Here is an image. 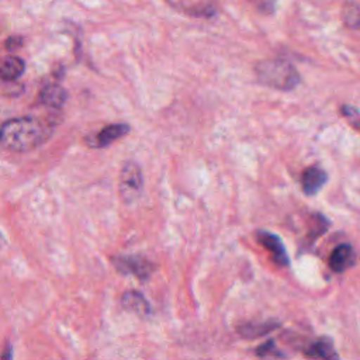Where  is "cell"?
Instances as JSON below:
<instances>
[{
	"mask_svg": "<svg viewBox=\"0 0 360 360\" xmlns=\"http://www.w3.org/2000/svg\"><path fill=\"white\" fill-rule=\"evenodd\" d=\"M53 122L38 117H17L3 122L0 141L3 148L13 152H28L42 145L52 134Z\"/></svg>",
	"mask_w": 360,
	"mask_h": 360,
	"instance_id": "cell-1",
	"label": "cell"
},
{
	"mask_svg": "<svg viewBox=\"0 0 360 360\" xmlns=\"http://www.w3.org/2000/svg\"><path fill=\"white\" fill-rule=\"evenodd\" d=\"M253 70L259 83L281 91H290L301 82L300 73L294 65L280 58L259 60Z\"/></svg>",
	"mask_w": 360,
	"mask_h": 360,
	"instance_id": "cell-2",
	"label": "cell"
},
{
	"mask_svg": "<svg viewBox=\"0 0 360 360\" xmlns=\"http://www.w3.org/2000/svg\"><path fill=\"white\" fill-rule=\"evenodd\" d=\"M143 188V176L141 167L134 162L122 165L118 179L120 195L125 202H134Z\"/></svg>",
	"mask_w": 360,
	"mask_h": 360,
	"instance_id": "cell-3",
	"label": "cell"
},
{
	"mask_svg": "<svg viewBox=\"0 0 360 360\" xmlns=\"http://www.w3.org/2000/svg\"><path fill=\"white\" fill-rule=\"evenodd\" d=\"M112 263L120 273L134 274L141 280L148 278L155 270V266L141 256H117L112 259Z\"/></svg>",
	"mask_w": 360,
	"mask_h": 360,
	"instance_id": "cell-4",
	"label": "cell"
},
{
	"mask_svg": "<svg viewBox=\"0 0 360 360\" xmlns=\"http://www.w3.org/2000/svg\"><path fill=\"white\" fill-rule=\"evenodd\" d=\"M256 240L271 255L273 260L278 266H288L290 264V259H288L287 250L283 245V240L276 233L260 229V231L256 232Z\"/></svg>",
	"mask_w": 360,
	"mask_h": 360,
	"instance_id": "cell-5",
	"label": "cell"
},
{
	"mask_svg": "<svg viewBox=\"0 0 360 360\" xmlns=\"http://www.w3.org/2000/svg\"><path fill=\"white\" fill-rule=\"evenodd\" d=\"M356 262V252L350 243L338 245L329 255V267L333 273H343Z\"/></svg>",
	"mask_w": 360,
	"mask_h": 360,
	"instance_id": "cell-6",
	"label": "cell"
},
{
	"mask_svg": "<svg viewBox=\"0 0 360 360\" xmlns=\"http://www.w3.org/2000/svg\"><path fill=\"white\" fill-rule=\"evenodd\" d=\"M304 356L312 360H340L333 342L328 336H321L304 347Z\"/></svg>",
	"mask_w": 360,
	"mask_h": 360,
	"instance_id": "cell-7",
	"label": "cell"
},
{
	"mask_svg": "<svg viewBox=\"0 0 360 360\" xmlns=\"http://www.w3.org/2000/svg\"><path fill=\"white\" fill-rule=\"evenodd\" d=\"M328 181L326 172L319 166H309L301 174V187L307 195H315Z\"/></svg>",
	"mask_w": 360,
	"mask_h": 360,
	"instance_id": "cell-8",
	"label": "cell"
},
{
	"mask_svg": "<svg viewBox=\"0 0 360 360\" xmlns=\"http://www.w3.org/2000/svg\"><path fill=\"white\" fill-rule=\"evenodd\" d=\"M38 100L41 104L53 108V110H59L65 105L66 100H68V93L66 90L58 84V83H48L45 84L38 96Z\"/></svg>",
	"mask_w": 360,
	"mask_h": 360,
	"instance_id": "cell-9",
	"label": "cell"
},
{
	"mask_svg": "<svg viewBox=\"0 0 360 360\" xmlns=\"http://www.w3.org/2000/svg\"><path fill=\"white\" fill-rule=\"evenodd\" d=\"M121 304L125 309L128 311H132L141 316H146L150 314V305L149 302L146 301V298L135 291V290H129V291H125L121 297Z\"/></svg>",
	"mask_w": 360,
	"mask_h": 360,
	"instance_id": "cell-10",
	"label": "cell"
},
{
	"mask_svg": "<svg viewBox=\"0 0 360 360\" xmlns=\"http://www.w3.org/2000/svg\"><path fill=\"white\" fill-rule=\"evenodd\" d=\"M129 132V125L128 124H110L107 127H104L96 136V145L98 148H104L108 146L110 143H112L114 141L120 139L121 136L127 135Z\"/></svg>",
	"mask_w": 360,
	"mask_h": 360,
	"instance_id": "cell-11",
	"label": "cell"
},
{
	"mask_svg": "<svg viewBox=\"0 0 360 360\" xmlns=\"http://www.w3.org/2000/svg\"><path fill=\"white\" fill-rule=\"evenodd\" d=\"M280 323L276 321H260V322H248L238 326V333L246 339H255L257 336L266 335L273 329L278 328Z\"/></svg>",
	"mask_w": 360,
	"mask_h": 360,
	"instance_id": "cell-12",
	"label": "cell"
},
{
	"mask_svg": "<svg viewBox=\"0 0 360 360\" xmlns=\"http://www.w3.org/2000/svg\"><path fill=\"white\" fill-rule=\"evenodd\" d=\"M25 70V63L18 56H7L0 68V76L3 82H14Z\"/></svg>",
	"mask_w": 360,
	"mask_h": 360,
	"instance_id": "cell-13",
	"label": "cell"
},
{
	"mask_svg": "<svg viewBox=\"0 0 360 360\" xmlns=\"http://www.w3.org/2000/svg\"><path fill=\"white\" fill-rule=\"evenodd\" d=\"M342 20L345 25L350 30L360 28V6L352 1H347L342 8Z\"/></svg>",
	"mask_w": 360,
	"mask_h": 360,
	"instance_id": "cell-14",
	"label": "cell"
},
{
	"mask_svg": "<svg viewBox=\"0 0 360 360\" xmlns=\"http://www.w3.org/2000/svg\"><path fill=\"white\" fill-rule=\"evenodd\" d=\"M184 13H188L193 17H212L217 13V7H215V1L214 0H204L201 3H198L197 6H191V7H186L183 8Z\"/></svg>",
	"mask_w": 360,
	"mask_h": 360,
	"instance_id": "cell-15",
	"label": "cell"
},
{
	"mask_svg": "<svg viewBox=\"0 0 360 360\" xmlns=\"http://www.w3.org/2000/svg\"><path fill=\"white\" fill-rule=\"evenodd\" d=\"M256 356L257 357H262V359H278V357H283V352L277 349L274 340H267L264 342L263 345H260L259 347H256Z\"/></svg>",
	"mask_w": 360,
	"mask_h": 360,
	"instance_id": "cell-16",
	"label": "cell"
},
{
	"mask_svg": "<svg viewBox=\"0 0 360 360\" xmlns=\"http://www.w3.org/2000/svg\"><path fill=\"white\" fill-rule=\"evenodd\" d=\"M342 114L347 118V121L350 122V125L353 128L360 131V111L357 108L350 107V105H343L342 107Z\"/></svg>",
	"mask_w": 360,
	"mask_h": 360,
	"instance_id": "cell-17",
	"label": "cell"
},
{
	"mask_svg": "<svg viewBox=\"0 0 360 360\" xmlns=\"http://www.w3.org/2000/svg\"><path fill=\"white\" fill-rule=\"evenodd\" d=\"M248 1H250L259 11L267 13V14L274 11L276 3H277V0H248Z\"/></svg>",
	"mask_w": 360,
	"mask_h": 360,
	"instance_id": "cell-18",
	"label": "cell"
},
{
	"mask_svg": "<svg viewBox=\"0 0 360 360\" xmlns=\"http://www.w3.org/2000/svg\"><path fill=\"white\" fill-rule=\"evenodd\" d=\"M21 45H22V38L18 37V35L8 37V38L6 39V42H4V46H6V49H8V51L17 49V48H20Z\"/></svg>",
	"mask_w": 360,
	"mask_h": 360,
	"instance_id": "cell-19",
	"label": "cell"
},
{
	"mask_svg": "<svg viewBox=\"0 0 360 360\" xmlns=\"http://www.w3.org/2000/svg\"><path fill=\"white\" fill-rule=\"evenodd\" d=\"M1 360H13V347L10 345H6L1 354Z\"/></svg>",
	"mask_w": 360,
	"mask_h": 360,
	"instance_id": "cell-20",
	"label": "cell"
}]
</instances>
